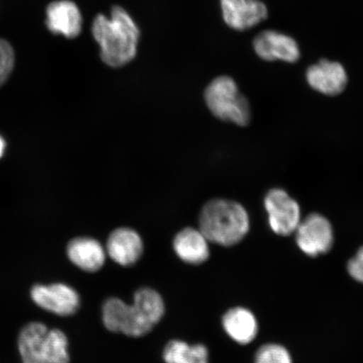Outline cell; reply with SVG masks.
Segmentation results:
<instances>
[{"instance_id":"obj_1","label":"cell","mask_w":363,"mask_h":363,"mask_svg":"<svg viewBox=\"0 0 363 363\" xmlns=\"http://www.w3.org/2000/svg\"><path fill=\"white\" fill-rule=\"evenodd\" d=\"M165 306L155 290L143 288L135 293L133 305L118 298H108L103 306V322L106 329L131 337L147 335L161 320Z\"/></svg>"},{"instance_id":"obj_2","label":"cell","mask_w":363,"mask_h":363,"mask_svg":"<svg viewBox=\"0 0 363 363\" xmlns=\"http://www.w3.org/2000/svg\"><path fill=\"white\" fill-rule=\"evenodd\" d=\"M92 35L101 48V57L111 67H121L133 60L138 53L140 30L121 6H113L111 17L99 13L92 24Z\"/></svg>"},{"instance_id":"obj_3","label":"cell","mask_w":363,"mask_h":363,"mask_svg":"<svg viewBox=\"0 0 363 363\" xmlns=\"http://www.w3.org/2000/svg\"><path fill=\"white\" fill-rule=\"evenodd\" d=\"M199 225L208 242L231 247L246 237L251 221L242 204L230 199H214L202 208Z\"/></svg>"},{"instance_id":"obj_4","label":"cell","mask_w":363,"mask_h":363,"mask_svg":"<svg viewBox=\"0 0 363 363\" xmlns=\"http://www.w3.org/2000/svg\"><path fill=\"white\" fill-rule=\"evenodd\" d=\"M18 347L23 363H69L66 335L40 322L22 329Z\"/></svg>"},{"instance_id":"obj_5","label":"cell","mask_w":363,"mask_h":363,"mask_svg":"<svg viewBox=\"0 0 363 363\" xmlns=\"http://www.w3.org/2000/svg\"><path fill=\"white\" fill-rule=\"evenodd\" d=\"M204 101L208 110L220 121L247 126L252 120L249 101L230 77L220 76L212 80L204 91Z\"/></svg>"},{"instance_id":"obj_6","label":"cell","mask_w":363,"mask_h":363,"mask_svg":"<svg viewBox=\"0 0 363 363\" xmlns=\"http://www.w3.org/2000/svg\"><path fill=\"white\" fill-rule=\"evenodd\" d=\"M270 229L282 237L292 235L301 221L298 203L286 190L274 188L269 190L263 201Z\"/></svg>"},{"instance_id":"obj_7","label":"cell","mask_w":363,"mask_h":363,"mask_svg":"<svg viewBox=\"0 0 363 363\" xmlns=\"http://www.w3.org/2000/svg\"><path fill=\"white\" fill-rule=\"evenodd\" d=\"M294 234L298 248L308 257L323 255L334 244L333 225L328 218L318 213L301 220Z\"/></svg>"},{"instance_id":"obj_8","label":"cell","mask_w":363,"mask_h":363,"mask_svg":"<svg viewBox=\"0 0 363 363\" xmlns=\"http://www.w3.org/2000/svg\"><path fill=\"white\" fill-rule=\"evenodd\" d=\"M30 296L39 307L57 315H74L80 306L79 294L67 284L35 285Z\"/></svg>"},{"instance_id":"obj_9","label":"cell","mask_w":363,"mask_h":363,"mask_svg":"<svg viewBox=\"0 0 363 363\" xmlns=\"http://www.w3.org/2000/svg\"><path fill=\"white\" fill-rule=\"evenodd\" d=\"M306 79L312 89L328 96L343 93L348 84L347 72L342 63L326 59L308 67Z\"/></svg>"},{"instance_id":"obj_10","label":"cell","mask_w":363,"mask_h":363,"mask_svg":"<svg viewBox=\"0 0 363 363\" xmlns=\"http://www.w3.org/2000/svg\"><path fill=\"white\" fill-rule=\"evenodd\" d=\"M253 49L262 60L297 62L301 58V49L291 36L276 30H265L253 40Z\"/></svg>"},{"instance_id":"obj_11","label":"cell","mask_w":363,"mask_h":363,"mask_svg":"<svg viewBox=\"0 0 363 363\" xmlns=\"http://www.w3.org/2000/svg\"><path fill=\"white\" fill-rule=\"evenodd\" d=\"M222 16L226 25L235 30H246L260 24L269 16L260 0H220Z\"/></svg>"},{"instance_id":"obj_12","label":"cell","mask_w":363,"mask_h":363,"mask_svg":"<svg viewBox=\"0 0 363 363\" xmlns=\"http://www.w3.org/2000/svg\"><path fill=\"white\" fill-rule=\"evenodd\" d=\"M45 15V23L52 33L67 39H74L80 35L83 17L78 6L71 0H57L50 4Z\"/></svg>"},{"instance_id":"obj_13","label":"cell","mask_w":363,"mask_h":363,"mask_svg":"<svg viewBox=\"0 0 363 363\" xmlns=\"http://www.w3.org/2000/svg\"><path fill=\"white\" fill-rule=\"evenodd\" d=\"M108 256L121 266L134 265L143 252V242L140 235L130 228H118L108 237L106 244Z\"/></svg>"},{"instance_id":"obj_14","label":"cell","mask_w":363,"mask_h":363,"mask_svg":"<svg viewBox=\"0 0 363 363\" xmlns=\"http://www.w3.org/2000/svg\"><path fill=\"white\" fill-rule=\"evenodd\" d=\"M67 256L80 269L94 272L101 269L106 262V251L98 240L78 238L67 245Z\"/></svg>"},{"instance_id":"obj_15","label":"cell","mask_w":363,"mask_h":363,"mask_svg":"<svg viewBox=\"0 0 363 363\" xmlns=\"http://www.w3.org/2000/svg\"><path fill=\"white\" fill-rule=\"evenodd\" d=\"M174 248L181 260L189 264H201L210 257L208 240L201 230L188 227L177 234Z\"/></svg>"},{"instance_id":"obj_16","label":"cell","mask_w":363,"mask_h":363,"mask_svg":"<svg viewBox=\"0 0 363 363\" xmlns=\"http://www.w3.org/2000/svg\"><path fill=\"white\" fill-rule=\"evenodd\" d=\"M227 335L240 345H247L256 339L258 322L253 313L243 307L230 308L222 318Z\"/></svg>"},{"instance_id":"obj_17","label":"cell","mask_w":363,"mask_h":363,"mask_svg":"<svg viewBox=\"0 0 363 363\" xmlns=\"http://www.w3.org/2000/svg\"><path fill=\"white\" fill-rule=\"evenodd\" d=\"M163 359L166 363H208V352L202 344L189 346L182 340H174L167 344Z\"/></svg>"},{"instance_id":"obj_18","label":"cell","mask_w":363,"mask_h":363,"mask_svg":"<svg viewBox=\"0 0 363 363\" xmlns=\"http://www.w3.org/2000/svg\"><path fill=\"white\" fill-rule=\"evenodd\" d=\"M254 363H294L289 352L282 345L267 343L258 349Z\"/></svg>"},{"instance_id":"obj_19","label":"cell","mask_w":363,"mask_h":363,"mask_svg":"<svg viewBox=\"0 0 363 363\" xmlns=\"http://www.w3.org/2000/svg\"><path fill=\"white\" fill-rule=\"evenodd\" d=\"M15 65V52L12 45L0 39V86L6 83Z\"/></svg>"},{"instance_id":"obj_20","label":"cell","mask_w":363,"mask_h":363,"mask_svg":"<svg viewBox=\"0 0 363 363\" xmlns=\"http://www.w3.org/2000/svg\"><path fill=\"white\" fill-rule=\"evenodd\" d=\"M347 269L354 280L363 284V247L349 260Z\"/></svg>"},{"instance_id":"obj_21","label":"cell","mask_w":363,"mask_h":363,"mask_svg":"<svg viewBox=\"0 0 363 363\" xmlns=\"http://www.w3.org/2000/svg\"><path fill=\"white\" fill-rule=\"evenodd\" d=\"M4 148H6V143H4V140L0 136V157L3 156Z\"/></svg>"}]
</instances>
